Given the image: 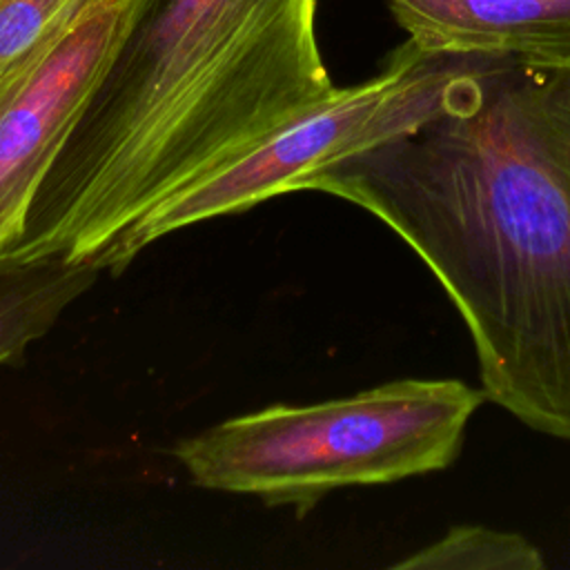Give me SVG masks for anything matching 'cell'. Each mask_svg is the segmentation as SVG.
Returning <instances> with one entry per match:
<instances>
[{"mask_svg": "<svg viewBox=\"0 0 570 570\" xmlns=\"http://www.w3.org/2000/svg\"><path fill=\"white\" fill-rule=\"evenodd\" d=\"M434 272L485 399L570 441V196L534 127L530 67L494 58L434 116L321 171Z\"/></svg>", "mask_w": 570, "mask_h": 570, "instance_id": "6da1fadb", "label": "cell"}, {"mask_svg": "<svg viewBox=\"0 0 570 570\" xmlns=\"http://www.w3.org/2000/svg\"><path fill=\"white\" fill-rule=\"evenodd\" d=\"M332 89L316 0H138L4 256L96 265L160 200Z\"/></svg>", "mask_w": 570, "mask_h": 570, "instance_id": "7a4b0ae2", "label": "cell"}, {"mask_svg": "<svg viewBox=\"0 0 570 570\" xmlns=\"http://www.w3.org/2000/svg\"><path fill=\"white\" fill-rule=\"evenodd\" d=\"M485 401L456 379H403L312 405L227 419L174 454L200 488L309 510L327 492L445 470Z\"/></svg>", "mask_w": 570, "mask_h": 570, "instance_id": "3957f363", "label": "cell"}, {"mask_svg": "<svg viewBox=\"0 0 570 570\" xmlns=\"http://www.w3.org/2000/svg\"><path fill=\"white\" fill-rule=\"evenodd\" d=\"M490 60L494 56L425 51L405 40L374 78L334 87L160 200L98 256L96 267L118 274L167 234L305 189L316 171L441 111Z\"/></svg>", "mask_w": 570, "mask_h": 570, "instance_id": "277c9868", "label": "cell"}, {"mask_svg": "<svg viewBox=\"0 0 570 570\" xmlns=\"http://www.w3.org/2000/svg\"><path fill=\"white\" fill-rule=\"evenodd\" d=\"M138 0H89L45 49L0 78V258L18 243Z\"/></svg>", "mask_w": 570, "mask_h": 570, "instance_id": "5b68a950", "label": "cell"}, {"mask_svg": "<svg viewBox=\"0 0 570 570\" xmlns=\"http://www.w3.org/2000/svg\"><path fill=\"white\" fill-rule=\"evenodd\" d=\"M416 47L570 67V0H385Z\"/></svg>", "mask_w": 570, "mask_h": 570, "instance_id": "8992f818", "label": "cell"}, {"mask_svg": "<svg viewBox=\"0 0 570 570\" xmlns=\"http://www.w3.org/2000/svg\"><path fill=\"white\" fill-rule=\"evenodd\" d=\"M94 263H71L62 256L38 261L0 258V365L20 361L31 343L42 338L98 281Z\"/></svg>", "mask_w": 570, "mask_h": 570, "instance_id": "52a82bcc", "label": "cell"}, {"mask_svg": "<svg viewBox=\"0 0 570 570\" xmlns=\"http://www.w3.org/2000/svg\"><path fill=\"white\" fill-rule=\"evenodd\" d=\"M543 557L517 532L456 525L419 552L396 561L403 570H541Z\"/></svg>", "mask_w": 570, "mask_h": 570, "instance_id": "ba28073f", "label": "cell"}, {"mask_svg": "<svg viewBox=\"0 0 570 570\" xmlns=\"http://www.w3.org/2000/svg\"><path fill=\"white\" fill-rule=\"evenodd\" d=\"M89 0H0V78L58 38Z\"/></svg>", "mask_w": 570, "mask_h": 570, "instance_id": "9c48e42d", "label": "cell"}, {"mask_svg": "<svg viewBox=\"0 0 570 570\" xmlns=\"http://www.w3.org/2000/svg\"><path fill=\"white\" fill-rule=\"evenodd\" d=\"M530 100L543 151L570 196V67H530Z\"/></svg>", "mask_w": 570, "mask_h": 570, "instance_id": "30bf717a", "label": "cell"}]
</instances>
